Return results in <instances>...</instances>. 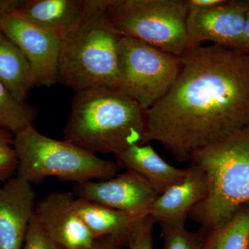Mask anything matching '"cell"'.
Masks as SVG:
<instances>
[{"mask_svg": "<svg viewBox=\"0 0 249 249\" xmlns=\"http://www.w3.org/2000/svg\"><path fill=\"white\" fill-rule=\"evenodd\" d=\"M110 0H88L74 27L60 37L58 83L75 92L95 88L118 89L122 36L106 14Z\"/></svg>", "mask_w": 249, "mask_h": 249, "instance_id": "cell-3", "label": "cell"}, {"mask_svg": "<svg viewBox=\"0 0 249 249\" xmlns=\"http://www.w3.org/2000/svg\"><path fill=\"white\" fill-rule=\"evenodd\" d=\"M203 233L201 249H249V204L222 227Z\"/></svg>", "mask_w": 249, "mask_h": 249, "instance_id": "cell-18", "label": "cell"}, {"mask_svg": "<svg viewBox=\"0 0 249 249\" xmlns=\"http://www.w3.org/2000/svg\"><path fill=\"white\" fill-rule=\"evenodd\" d=\"M249 9V1L224 0L211 9L188 10V51L204 41H210L212 45L242 48Z\"/></svg>", "mask_w": 249, "mask_h": 249, "instance_id": "cell-10", "label": "cell"}, {"mask_svg": "<svg viewBox=\"0 0 249 249\" xmlns=\"http://www.w3.org/2000/svg\"><path fill=\"white\" fill-rule=\"evenodd\" d=\"M71 192H53L36 204V221L60 249H91L95 238L74 208Z\"/></svg>", "mask_w": 249, "mask_h": 249, "instance_id": "cell-11", "label": "cell"}, {"mask_svg": "<svg viewBox=\"0 0 249 249\" xmlns=\"http://www.w3.org/2000/svg\"><path fill=\"white\" fill-rule=\"evenodd\" d=\"M18 159L14 147V135L0 129V185L17 175Z\"/></svg>", "mask_w": 249, "mask_h": 249, "instance_id": "cell-21", "label": "cell"}, {"mask_svg": "<svg viewBox=\"0 0 249 249\" xmlns=\"http://www.w3.org/2000/svg\"><path fill=\"white\" fill-rule=\"evenodd\" d=\"M145 111L116 89L95 88L75 93L64 139L96 155L120 153L142 144Z\"/></svg>", "mask_w": 249, "mask_h": 249, "instance_id": "cell-2", "label": "cell"}, {"mask_svg": "<svg viewBox=\"0 0 249 249\" xmlns=\"http://www.w3.org/2000/svg\"><path fill=\"white\" fill-rule=\"evenodd\" d=\"M74 208L95 239L110 237L123 247H129L133 242L144 218L80 198L75 199Z\"/></svg>", "mask_w": 249, "mask_h": 249, "instance_id": "cell-15", "label": "cell"}, {"mask_svg": "<svg viewBox=\"0 0 249 249\" xmlns=\"http://www.w3.org/2000/svg\"><path fill=\"white\" fill-rule=\"evenodd\" d=\"M163 249H201L204 233L191 232L185 224H160Z\"/></svg>", "mask_w": 249, "mask_h": 249, "instance_id": "cell-20", "label": "cell"}, {"mask_svg": "<svg viewBox=\"0 0 249 249\" xmlns=\"http://www.w3.org/2000/svg\"><path fill=\"white\" fill-rule=\"evenodd\" d=\"M18 176L31 184L48 178L76 183L109 179L119 166L71 142L49 138L30 126L14 136Z\"/></svg>", "mask_w": 249, "mask_h": 249, "instance_id": "cell-5", "label": "cell"}, {"mask_svg": "<svg viewBox=\"0 0 249 249\" xmlns=\"http://www.w3.org/2000/svg\"><path fill=\"white\" fill-rule=\"evenodd\" d=\"M0 30L25 55L30 65L34 86L49 88L58 83V36L36 27L15 11L4 16Z\"/></svg>", "mask_w": 249, "mask_h": 249, "instance_id": "cell-8", "label": "cell"}, {"mask_svg": "<svg viewBox=\"0 0 249 249\" xmlns=\"http://www.w3.org/2000/svg\"><path fill=\"white\" fill-rule=\"evenodd\" d=\"M37 111L26 102H20L0 81V129L14 135L34 125Z\"/></svg>", "mask_w": 249, "mask_h": 249, "instance_id": "cell-19", "label": "cell"}, {"mask_svg": "<svg viewBox=\"0 0 249 249\" xmlns=\"http://www.w3.org/2000/svg\"><path fill=\"white\" fill-rule=\"evenodd\" d=\"M186 177L157 196L149 215L160 224H185L190 212L209 193V182L204 172L190 163Z\"/></svg>", "mask_w": 249, "mask_h": 249, "instance_id": "cell-13", "label": "cell"}, {"mask_svg": "<svg viewBox=\"0 0 249 249\" xmlns=\"http://www.w3.org/2000/svg\"><path fill=\"white\" fill-rule=\"evenodd\" d=\"M119 168L135 172L150 183L159 196L186 177L187 169H178L163 160L150 144H136L115 155Z\"/></svg>", "mask_w": 249, "mask_h": 249, "instance_id": "cell-16", "label": "cell"}, {"mask_svg": "<svg viewBox=\"0 0 249 249\" xmlns=\"http://www.w3.org/2000/svg\"><path fill=\"white\" fill-rule=\"evenodd\" d=\"M155 221L150 215L142 219V224L129 249H154L153 228Z\"/></svg>", "mask_w": 249, "mask_h": 249, "instance_id": "cell-23", "label": "cell"}, {"mask_svg": "<svg viewBox=\"0 0 249 249\" xmlns=\"http://www.w3.org/2000/svg\"><path fill=\"white\" fill-rule=\"evenodd\" d=\"M190 162L204 172L209 190L188 216L199 224L201 231H211L249 204V124L196 152Z\"/></svg>", "mask_w": 249, "mask_h": 249, "instance_id": "cell-4", "label": "cell"}, {"mask_svg": "<svg viewBox=\"0 0 249 249\" xmlns=\"http://www.w3.org/2000/svg\"><path fill=\"white\" fill-rule=\"evenodd\" d=\"M23 249H60L47 237L35 217L29 225Z\"/></svg>", "mask_w": 249, "mask_h": 249, "instance_id": "cell-22", "label": "cell"}, {"mask_svg": "<svg viewBox=\"0 0 249 249\" xmlns=\"http://www.w3.org/2000/svg\"><path fill=\"white\" fill-rule=\"evenodd\" d=\"M0 81L20 102L34 86L29 62L12 40L0 30Z\"/></svg>", "mask_w": 249, "mask_h": 249, "instance_id": "cell-17", "label": "cell"}, {"mask_svg": "<svg viewBox=\"0 0 249 249\" xmlns=\"http://www.w3.org/2000/svg\"><path fill=\"white\" fill-rule=\"evenodd\" d=\"M36 199L32 184L17 175L0 185V249H23Z\"/></svg>", "mask_w": 249, "mask_h": 249, "instance_id": "cell-12", "label": "cell"}, {"mask_svg": "<svg viewBox=\"0 0 249 249\" xmlns=\"http://www.w3.org/2000/svg\"><path fill=\"white\" fill-rule=\"evenodd\" d=\"M77 198L93 201L136 218L149 215L159 196L145 178L132 170L101 181L76 183Z\"/></svg>", "mask_w": 249, "mask_h": 249, "instance_id": "cell-9", "label": "cell"}, {"mask_svg": "<svg viewBox=\"0 0 249 249\" xmlns=\"http://www.w3.org/2000/svg\"><path fill=\"white\" fill-rule=\"evenodd\" d=\"M241 49H243V50L249 52V9L248 14H247L245 33H244L243 40H242V48Z\"/></svg>", "mask_w": 249, "mask_h": 249, "instance_id": "cell-26", "label": "cell"}, {"mask_svg": "<svg viewBox=\"0 0 249 249\" xmlns=\"http://www.w3.org/2000/svg\"><path fill=\"white\" fill-rule=\"evenodd\" d=\"M186 0H110L106 14L122 37L175 56L188 52Z\"/></svg>", "mask_w": 249, "mask_h": 249, "instance_id": "cell-6", "label": "cell"}, {"mask_svg": "<svg viewBox=\"0 0 249 249\" xmlns=\"http://www.w3.org/2000/svg\"><path fill=\"white\" fill-rule=\"evenodd\" d=\"M88 0H18L14 11L36 27L56 34H66L83 17Z\"/></svg>", "mask_w": 249, "mask_h": 249, "instance_id": "cell-14", "label": "cell"}, {"mask_svg": "<svg viewBox=\"0 0 249 249\" xmlns=\"http://www.w3.org/2000/svg\"><path fill=\"white\" fill-rule=\"evenodd\" d=\"M123 247L110 237H101L95 239L91 249H122Z\"/></svg>", "mask_w": 249, "mask_h": 249, "instance_id": "cell-24", "label": "cell"}, {"mask_svg": "<svg viewBox=\"0 0 249 249\" xmlns=\"http://www.w3.org/2000/svg\"><path fill=\"white\" fill-rule=\"evenodd\" d=\"M180 60L175 84L145 111L142 144L160 142L186 162L249 124V52L200 45Z\"/></svg>", "mask_w": 249, "mask_h": 249, "instance_id": "cell-1", "label": "cell"}, {"mask_svg": "<svg viewBox=\"0 0 249 249\" xmlns=\"http://www.w3.org/2000/svg\"><path fill=\"white\" fill-rule=\"evenodd\" d=\"M181 70L180 57L129 37L119 43L118 90L146 111L173 87Z\"/></svg>", "mask_w": 249, "mask_h": 249, "instance_id": "cell-7", "label": "cell"}, {"mask_svg": "<svg viewBox=\"0 0 249 249\" xmlns=\"http://www.w3.org/2000/svg\"><path fill=\"white\" fill-rule=\"evenodd\" d=\"M18 0H0V23L8 13L14 11Z\"/></svg>", "mask_w": 249, "mask_h": 249, "instance_id": "cell-25", "label": "cell"}]
</instances>
